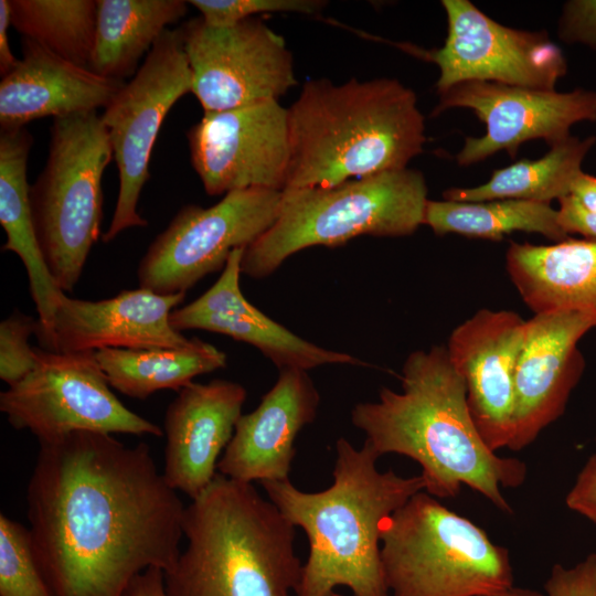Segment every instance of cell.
Here are the masks:
<instances>
[{
	"label": "cell",
	"mask_w": 596,
	"mask_h": 596,
	"mask_svg": "<svg viewBox=\"0 0 596 596\" xmlns=\"http://www.w3.org/2000/svg\"><path fill=\"white\" fill-rule=\"evenodd\" d=\"M39 444L29 531L54 596H121L149 567L173 568L185 507L147 444L87 430Z\"/></svg>",
	"instance_id": "cell-1"
},
{
	"label": "cell",
	"mask_w": 596,
	"mask_h": 596,
	"mask_svg": "<svg viewBox=\"0 0 596 596\" xmlns=\"http://www.w3.org/2000/svg\"><path fill=\"white\" fill-rule=\"evenodd\" d=\"M351 422L380 457L397 454L415 460L433 497L454 498L467 486L501 512L512 513L502 490L524 482L526 465L498 456L485 444L446 345L413 351L402 368L401 392L382 387L377 401L354 405Z\"/></svg>",
	"instance_id": "cell-2"
},
{
	"label": "cell",
	"mask_w": 596,
	"mask_h": 596,
	"mask_svg": "<svg viewBox=\"0 0 596 596\" xmlns=\"http://www.w3.org/2000/svg\"><path fill=\"white\" fill-rule=\"evenodd\" d=\"M333 482L305 492L287 479L263 482L268 499L306 533L309 556L294 596H330L338 586L354 596H390L381 560V533L387 519L425 490L421 475L380 471V455L364 441L356 449L337 440Z\"/></svg>",
	"instance_id": "cell-3"
},
{
	"label": "cell",
	"mask_w": 596,
	"mask_h": 596,
	"mask_svg": "<svg viewBox=\"0 0 596 596\" xmlns=\"http://www.w3.org/2000/svg\"><path fill=\"white\" fill-rule=\"evenodd\" d=\"M288 118L290 160L284 190L329 188L405 169L426 142L416 95L394 78L308 81Z\"/></svg>",
	"instance_id": "cell-4"
},
{
	"label": "cell",
	"mask_w": 596,
	"mask_h": 596,
	"mask_svg": "<svg viewBox=\"0 0 596 596\" xmlns=\"http://www.w3.org/2000/svg\"><path fill=\"white\" fill-rule=\"evenodd\" d=\"M295 528L253 483L217 472L185 507L187 545L164 573L167 596H294Z\"/></svg>",
	"instance_id": "cell-5"
},
{
	"label": "cell",
	"mask_w": 596,
	"mask_h": 596,
	"mask_svg": "<svg viewBox=\"0 0 596 596\" xmlns=\"http://www.w3.org/2000/svg\"><path fill=\"white\" fill-rule=\"evenodd\" d=\"M427 201L424 174L408 168L329 188L284 190L273 225L244 248L241 273L263 279L311 246L334 247L362 235H412L423 225Z\"/></svg>",
	"instance_id": "cell-6"
},
{
	"label": "cell",
	"mask_w": 596,
	"mask_h": 596,
	"mask_svg": "<svg viewBox=\"0 0 596 596\" xmlns=\"http://www.w3.org/2000/svg\"><path fill=\"white\" fill-rule=\"evenodd\" d=\"M381 560L392 596H481L514 586L508 549L425 490L385 522Z\"/></svg>",
	"instance_id": "cell-7"
},
{
	"label": "cell",
	"mask_w": 596,
	"mask_h": 596,
	"mask_svg": "<svg viewBox=\"0 0 596 596\" xmlns=\"http://www.w3.org/2000/svg\"><path fill=\"white\" fill-rule=\"evenodd\" d=\"M113 159L97 111L53 118L47 159L30 201L46 265L63 292L73 291L100 236L103 174Z\"/></svg>",
	"instance_id": "cell-8"
},
{
	"label": "cell",
	"mask_w": 596,
	"mask_h": 596,
	"mask_svg": "<svg viewBox=\"0 0 596 596\" xmlns=\"http://www.w3.org/2000/svg\"><path fill=\"white\" fill-rule=\"evenodd\" d=\"M191 82L181 28L168 29L137 73L104 108L100 119L119 179L113 219L102 236L104 243L128 228L148 226L138 212V202L149 179L150 157L168 113L182 96L191 93Z\"/></svg>",
	"instance_id": "cell-9"
},
{
	"label": "cell",
	"mask_w": 596,
	"mask_h": 596,
	"mask_svg": "<svg viewBox=\"0 0 596 596\" xmlns=\"http://www.w3.org/2000/svg\"><path fill=\"white\" fill-rule=\"evenodd\" d=\"M35 351L34 370L0 394V411L13 428L28 429L39 440L78 430L163 435L111 392L95 351Z\"/></svg>",
	"instance_id": "cell-10"
},
{
	"label": "cell",
	"mask_w": 596,
	"mask_h": 596,
	"mask_svg": "<svg viewBox=\"0 0 596 596\" xmlns=\"http://www.w3.org/2000/svg\"><path fill=\"white\" fill-rule=\"evenodd\" d=\"M281 191L228 192L216 204L181 207L139 262V287L161 295L185 294L224 268L236 248H246L275 222Z\"/></svg>",
	"instance_id": "cell-11"
},
{
	"label": "cell",
	"mask_w": 596,
	"mask_h": 596,
	"mask_svg": "<svg viewBox=\"0 0 596 596\" xmlns=\"http://www.w3.org/2000/svg\"><path fill=\"white\" fill-rule=\"evenodd\" d=\"M180 28L191 93L204 113L278 100L297 85L284 38L259 18L213 26L199 17Z\"/></svg>",
	"instance_id": "cell-12"
},
{
	"label": "cell",
	"mask_w": 596,
	"mask_h": 596,
	"mask_svg": "<svg viewBox=\"0 0 596 596\" xmlns=\"http://www.w3.org/2000/svg\"><path fill=\"white\" fill-rule=\"evenodd\" d=\"M441 6L447 17L444 45L409 50L437 65L438 93L467 81L555 89L565 76V55L545 31L500 24L469 0H443Z\"/></svg>",
	"instance_id": "cell-13"
},
{
	"label": "cell",
	"mask_w": 596,
	"mask_h": 596,
	"mask_svg": "<svg viewBox=\"0 0 596 596\" xmlns=\"http://www.w3.org/2000/svg\"><path fill=\"white\" fill-rule=\"evenodd\" d=\"M191 164L210 195L283 191L290 160L288 108L267 100L204 113L187 132Z\"/></svg>",
	"instance_id": "cell-14"
},
{
	"label": "cell",
	"mask_w": 596,
	"mask_h": 596,
	"mask_svg": "<svg viewBox=\"0 0 596 596\" xmlns=\"http://www.w3.org/2000/svg\"><path fill=\"white\" fill-rule=\"evenodd\" d=\"M434 115L467 108L486 125L481 137H466L456 156L459 166L480 162L500 150L514 158L519 147L533 139L550 146L571 136V127L596 120V92H571L467 81L438 93Z\"/></svg>",
	"instance_id": "cell-15"
},
{
	"label": "cell",
	"mask_w": 596,
	"mask_h": 596,
	"mask_svg": "<svg viewBox=\"0 0 596 596\" xmlns=\"http://www.w3.org/2000/svg\"><path fill=\"white\" fill-rule=\"evenodd\" d=\"M596 327L594 315L561 309L534 313L526 320L515 366L513 433L508 446L520 451L565 411L584 361L579 339Z\"/></svg>",
	"instance_id": "cell-16"
},
{
	"label": "cell",
	"mask_w": 596,
	"mask_h": 596,
	"mask_svg": "<svg viewBox=\"0 0 596 596\" xmlns=\"http://www.w3.org/2000/svg\"><path fill=\"white\" fill-rule=\"evenodd\" d=\"M525 323L514 311L480 309L453 330L446 345L465 381L476 428L494 453L508 448L513 433L515 366Z\"/></svg>",
	"instance_id": "cell-17"
},
{
	"label": "cell",
	"mask_w": 596,
	"mask_h": 596,
	"mask_svg": "<svg viewBox=\"0 0 596 596\" xmlns=\"http://www.w3.org/2000/svg\"><path fill=\"white\" fill-rule=\"evenodd\" d=\"M185 294L161 295L150 289L123 290L98 301L62 292L51 329L40 348L54 352L97 351L106 348H184L193 342L175 330L171 312Z\"/></svg>",
	"instance_id": "cell-18"
},
{
	"label": "cell",
	"mask_w": 596,
	"mask_h": 596,
	"mask_svg": "<svg viewBox=\"0 0 596 596\" xmlns=\"http://www.w3.org/2000/svg\"><path fill=\"white\" fill-rule=\"evenodd\" d=\"M247 392L227 380L190 383L169 404L163 421L167 437L163 478L191 500L216 476L222 450L230 444Z\"/></svg>",
	"instance_id": "cell-19"
},
{
	"label": "cell",
	"mask_w": 596,
	"mask_h": 596,
	"mask_svg": "<svg viewBox=\"0 0 596 596\" xmlns=\"http://www.w3.org/2000/svg\"><path fill=\"white\" fill-rule=\"evenodd\" d=\"M319 403V392L307 371L279 370L258 406L236 423L219 460V472L248 483L289 479L295 440L315 421Z\"/></svg>",
	"instance_id": "cell-20"
},
{
	"label": "cell",
	"mask_w": 596,
	"mask_h": 596,
	"mask_svg": "<svg viewBox=\"0 0 596 596\" xmlns=\"http://www.w3.org/2000/svg\"><path fill=\"white\" fill-rule=\"evenodd\" d=\"M243 252L244 248L234 249L219 279L199 298L171 312L170 321L175 330L201 329L228 336L255 347L279 370L365 365L348 353L323 349L298 337L252 305L240 287Z\"/></svg>",
	"instance_id": "cell-21"
},
{
	"label": "cell",
	"mask_w": 596,
	"mask_h": 596,
	"mask_svg": "<svg viewBox=\"0 0 596 596\" xmlns=\"http://www.w3.org/2000/svg\"><path fill=\"white\" fill-rule=\"evenodd\" d=\"M22 57L0 82V127L11 130L53 118L105 108L124 82L78 66L29 39Z\"/></svg>",
	"instance_id": "cell-22"
},
{
	"label": "cell",
	"mask_w": 596,
	"mask_h": 596,
	"mask_svg": "<svg viewBox=\"0 0 596 596\" xmlns=\"http://www.w3.org/2000/svg\"><path fill=\"white\" fill-rule=\"evenodd\" d=\"M505 266L534 313L570 309L596 318V241L564 240L552 245L511 242Z\"/></svg>",
	"instance_id": "cell-23"
},
{
	"label": "cell",
	"mask_w": 596,
	"mask_h": 596,
	"mask_svg": "<svg viewBox=\"0 0 596 596\" xmlns=\"http://www.w3.org/2000/svg\"><path fill=\"white\" fill-rule=\"evenodd\" d=\"M33 137L23 127L0 134V224L7 240L2 251L13 252L23 263L39 320L38 340L51 329L57 300L63 292L46 265L33 221L26 168Z\"/></svg>",
	"instance_id": "cell-24"
},
{
	"label": "cell",
	"mask_w": 596,
	"mask_h": 596,
	"mask_svg": "<svg viewBox=\"0 0 596 596\" xmlns=\"http://www.w3.org/2000/svg\"><path fill=\"white\" fill-rule=\"evenodd\" d=\"M182 0H97L89 70L124 82L139 70L159 38L188 10Z\"/></svg>",
	"instance_id": "cell-25"
},
{
	"label": "cell",
	"mask_w": 596,
	"mask_h": 596,
	"mask_svg": "<svg viewBox=\"0 0 596 596\" xmlns=\"http://www.w3.org/2000/svg\"><path fill=\"white\" fill-rule=\"evenodd\" d=\"M95 355L111 387L141 400L160 390L179 392L195 376L225 368L227 361L223 351L199 338L184 348H106Z\"/></svg>",
	"instance_id": "cell-26"
},
{
	"label": "cell",
	"mask_w": 596,
	"mask_h": 596,
	"mask_svg": "<svg viewBox=\"0 0 596 596\" xmlns=\"http://www.w3.org/2000/svg\"><path fill=\"white\" fill-rule=\"evenodd\" d=\"M596 142L595 136L568 138L550 146L536 160H520L494 170L491 178L473 188H449L443 199L455 202L525 200L551 203L571 194L582 164Z\"/></svg>",
	"instance_id": "cell-27"
},
{
	"label": "cell",
	"mask_w": 596,
	"mask_h": 596,
	"mask_svg": "<svg viewBox=\"0 0 596 596\" xmlns=\"http://www.w3.org/2000/svg\"><path fill=\"white\" fill-rule=\"evenodd\" d=\"M423 225L440 236L458 234L499 241L522 231L539 233L555 242L567 240L557 222V210L551 203L525 200L455 202L428 199Z\"/></svg>",
	"instance_id": "cell-28"
},
{
	"label": "cell",
	"mask_w": 596,
	"mask_h": 596,
	"mask_svg": "<svg viewBox=\"0 0 596 596\" xmlns=\"http://www.w3.org/2000/svg\"><path fill=\"white\" fill-rule=\"evenodd\" d=\"M11 25L22 35L78 66L89 68L97 0H10Z\"/></svg>",
	"instance_id": "cell-29"
},
{
	"label": "cell",
	"mask_w": 596,
	"mask_h": 596,
	"mask_svg": "<svg viewBox=\"0 0 596 596\" xmlns=\"http://www.w3.org/2000/svg\"><path fill=\"white\" fill-rule=\"evenodd\" d=\"M0 596H54L33 549L30 531L0 514Z\"/></svg>",
	"instance_id": "cell-30"
},
{
	"label": "cell",
	"mask_w": 596,
	"mask_h": 596,
	"mask_svg": "<svg viewBox=\"0 0 596 596\" xmlns=\"http://www.w3.org/2000/svg\"><path fill=\"white\" fill-rule=\"evenodd\" d=\"M188 3L213 26H231L260 13L316 14L326 6L321 0H191Z\"/></svg>",
	"instance_id": "cell-31"
},
{
	"label": "cell",
	"mask_w": 596,
	"mask_h": 596,
	"mask_svg": "<svg viewBox=\"0 0 596 596\" xmlns=\"http://www.w3.org/2000/svg\"><path fill=\"white\" fill-rule=\"evenodd\" d=\"M38 320L13 311L0 323V379L9 386L28 376L36 365V351L29 344Z\"/></svg>",
	"instance_id": "cell-32"
},
{
	"label": "cell",
	"mask_w": 596,
	"mask_h": 596,
	"mask_svg": "<svg viewBox=\"0 0 596 596\" xmlns=\"http://www.w3.org/2000/svg\"><path fill=\"white\" fill-rule=\"evenodd\" d=\"M546 596H596V553L572 567L555 564L544 584Z\"/></svg>",
	"instance_id": "cell-33"
},
{
	"label": "cell",
	"mask_w": 596,
	"mask_h": 596,
	"mask_svg": "<svg viewBox=\"0 0 596 596\" xmlns=\"http://www.w3.org/2000/svg\"><path fill=\"white\" fill-rule=\"evenodd\" d=\"M558 36L568 44L596 50V0H570L558 20Z\"/></svg>",
	"instance_id": "cell-34"
},
{
	"label": "cell",
	"mask_w": 596,
	"mask_h": 596,
	"mask_svg": "<svg viewBox=\"0 0 596 596\" xmlns=\"http://www.w3.org/2000/svg\"><path fill=\"white\" fill-rule=\"evenodd\" d=\"M565 503L572 511L596 522V453L588 458L578 473Z\"/></svg>",
	"instance_id": "cell-35"
},
{
	"label": "cell",
	"mask_w": 596,
	"mask_h": 596,
	"mask_svg": "<svg viewBox=\"0 0 596 596\" xmlns=\"http://www.w3.org/2000/svg\"><path fill=\"white\" fill-rule=\"evenodd\" d=\"M557 222L562 230L578 233L596 241V213L588 211L570 195L558 200Z\"/></svg>",
	"instance_id": "cell-36"
},
{
	"label": "cell",
	"mask_w": 596,
	"mask_h": 596,
	"mask_svg": "<svg viewBox=\"0 0 596 596\" xmlns=\"http://www.w3.org/2000/svg\"><path fill=\"white\" fill-rule=\"evenodd\" d=\"M121 596H167L164 573L159 567H149L138 574Z\"/></svg>",
	"instance_id": "cell-37"
},
{
	"label": "cell",
	"mask_w": 596,
	"mask_h": 596,
	"mask_svg": "<svg viewBox=\"0 0 596 596\" xmlns=\"http://www.w3.org/2000/svg\"><path fill=\"white\" fill-rule=\"evenodd\" d=\"M11 24L10 0H0V74L10 73L19 62L10 47L8 29Z\"/></svg>",
	"instance_id": "cell-38"
},
{
	"label": "cell",
	"mask_w": 596,
	"mask_h": 596,
	"mask_svg": "<svg viewBox=\"0 0 596 596\" xmlns=\"http://www.w3.org/2000/svg\"><path fill=\"white\" fill-rule=\"evenodd\" d=\"M571 195L585 209L596 213V177L582 171L572 184Z\"/></svg>",
	"instance_id": "cell-39"
},
{
	"label": "cell",
	"mask_w": 596,
	"mask_h": 596,
	"mask_svg": "<svg viewBox=\"0 0 596 596\" xmlns=\"http://www.w3.org/2000/svg\"><path fill=\"white\" fill-rule=\"evenodd\" d=\"M481 596H546V594L533 588L512 586L505 590Z\"/></svg>",
	"instance_id": "cell-40"
},
{
	"label": "cell",
	"mask_w": 596,
	"mask_h": 596,
	"mask_svg": "<svg viewBox=\"0 0 596 596\" xmlns=\"http://www.w3.org/2000/svg\"><path fill=\"white\" fill-rule=\"evenodd\" d=\"M330 596H343V595H341V594H339L337 592H333Z\"/></svg>",
	"instance_id": "cell-41"
}]
</instances>
